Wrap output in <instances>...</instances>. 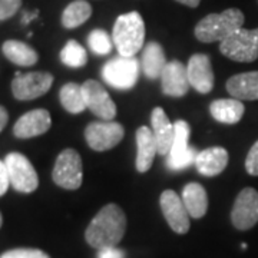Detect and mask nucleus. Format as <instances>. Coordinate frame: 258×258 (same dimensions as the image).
Masks as SVG:
<instances>
[{"label": "nucleus", "instance_id": "34", "mask_svg": "<svg viewBox=\"0 0 258 258\" xmlns=\"http://www.w3.org/2000/svg\"><path fill=\"white\" fill-rule=\"evenodd\" d=\"M98 258H125L123 249L116 248V247H109V248L99 249Z\"/></svg>", "mask_w": 258, "mask_h": 258}, {"label": "nucleus", "instance_id": "25", "mask_svg": "<svg viewBox=\"0 0 258 258\" xmlns=\"http://www.w3.org/2000/svg\"><path fill=\"white\" fill-rule=\"evenodd\" d=\"M59 99L60 103L69 113H81L86 109V103L83 98L82 86L78 83L69 82L60 88L59 92Z\"/></svg>", "mask_w": 258, "mask_h": 258}, {"label": "nucleus", "instance_id": "18", "mask_svg": "<svg viewBox=\"0 0 258 258\" xmlns=\"http://www.w3.org/2000/svg\"><path fill=\"white\" fill-rule=\"evenodd\" d=\"M157 154L158 147L154 132H151L148 126H141L137 131V171L141 174L149 171Z\"/></svg>", "mask_w": 258, "mask_h": 258}, {"label": "nucleus", "instance_id": "39", "mask_svg": "<svg viewBox=\"0 0 258 258\" xmlns=\"http://www.w3.org/2000/svg\"><path fill=\"white\" fill-rule=\"evenodd\" d=\"M2 225H3V217H2V212H0V228H2Z\"/></svg>", "mask_w": 258, "mask_h": 258}, {"label": "nucleus", "instance_id": "26", "mask_svg": "<svg viewBox=\"0 0 258 258\" xmlns=\"http://www.w3.org/2000/svg\"><path fill=\"white\" fill-rule=\"evenodd\" d=\"M60 60L62 63L69 68H83L88 63V53L82 45H79L76 40H69L63 49L60 50Z\"/></svg>", "mask_w": 258, "mask_h": 258}, {"label": "nucleus", "instance_id": "23", "mask_svg": "<svg viewBox=\"0 0 258 258\" xmlns=\"http://www.w3.org/2000/svg\"><path fill=\"white\" fill-rule=\"evenodd\" d=\"M3 55L9 59L12 63L18 66H33L39 60L37 52L28 43L20 40H6L2 46Z\"/></svg>", "mask_w": 258, "mask_h": 258}, {"label": "nucleus", "instance_id": "37", "mask_svg": "<svg viewBox=\"0 0 258 258\" xmlns=\"http://www.w3.org/2000/svg\"><path fill=\"white\" fill-rule=\"evenodd\" d=\"M179 2L181 5H185L188 8H198V5L201 3V0H176Z\"/></svg>", "mask_w": 258, "mask_h": 258}, {"label": "nucleus", "instance_id": "29", "mask_svg": "<svg viewBox=\"0 0 258 258\" xmlns=\"http://www.w3.org/2000/svg\"><path fill=\"white\" fill-rule=\"evenodd\" d=\"M197 149L194 147L188 148V151L182 154L181 157L176 158H168L166 159V166L171 169V171H181L186 166H189L191 164H195V159H197Z\"/></svg>", "mask_w": 258, "mask_h": 258}, {"label": "nucleus", "instance_id": "20", "mask_svg": "<svg viewBox=\"0 0 258 258\" xmlns=\"http://www.w3.org/2000/svg\"><path fill=\"white\" fill-rule=\"evenodd\" d=\"M182 203L191 218L200 220L208 210V195L203 185L198 182H189L184 186Z\"/></svg>", "mask_w": 258, "mask_h": 258}, {"label": "nucleus", "instance_id": "4", "mask_svg": "<svg viewBox=\"0 0 258 258\" xmlns=\"http://www.w3.org/2000/svg\"><path fill=\"white\" fill-rule=\"evenodd\" d=\"M139 71L141 68H139L138 59L118 56L103 64L102 78L112 88L119 91H128L132 89L138 82Z\"/></svg>", "mask_w": 258, "mask_h": 258}, {"label": "nucleus", "instance_id": "15", "mask_svg": "<svg viewBox=\"0 0 258 258\" xmlns=\"http://www.w3.org/2000/svg\"><path fill=\"white\" fill-rule=\"evenodd\" d=\"M159 79H161L162 92L168 96H172V98L185 96L189 91V86H191L189 81H188L186 68L179 60L168 62Z\"/></svg>", "mask_w": 258, "mask_h": 258}, {"label": "nucleus", "instance_id": "11", "mask_svg": "<svg viewBox=\"0 0 258 258\" xmlns=\"http://www.w3.org/2000/svg\"><path fill=\"white\" fill-rule=\"evenodd\" d=\"M86 108L103 120H112L116 116V105L98 81L89 79L82 85Z\"/></svg>", "mask_w": 258, "mask_h": 258}, {"label": "nucleus", "instance_id": "28", "mask_svg": "<svg viewBox=\"0 0 258 258\" xmlns=\"http://www.w3.org/2000/svg\"><path fill=\"white\" fill-rule=\"evenodd\" d=\"M88 45L91 47L95 55L98 56H105L109 55L112 52V47H113V40L111 36L102 30V29H95L89 33L88 36Z\"/></svg>", "mask_w": 258, "mask_h": 258}, {"label": "nucleus", "instance_id": "35", "mask_svg": "<svg viewBox=\"0 0 258 258\" xmlns=\"http://www.w3.org/2000/svg\"><path fill=\"white\" fill-rule=\"evenodd\" d=\"M8 120H9V113L6 111V108H3V106L0 105V132L6 128Z\"/></svg>", "mask_w": 258, "mask_h": 258}, {"label": "nucleus", "instance_id": "31", "mask_svg": "<svg viewBox=\"0 0 258 258\" xmlns=\"http://www.w3.org/2000/svg\"><path fill=\"white\" fill-rule=\"evenodd\" d=\"M22 8V0H0V22L15 16Z\"/></svg>", "mask_w": 258, "mask_h": 258}, {"label": "nucleus", "instance_id": "32", "mask_svg": "<svg viewBox=\"0 0 258 258\" xmlns=\"http://www.w3.org/2000/svg\"><path fill=\"white\" fill-rule=\"evenodd\" d=\"M245 169L249 175L258 176V141L251 147L245 158Z\"/></svg>", "mask_w": 258, "mask_h": 258}, {"label": "nucleus", "instance_id": "3", "mask_svg": "<svg viewBox=\"0 0 258 258\" xmlns=\"http://www.w3.org/2000/svg\"><path fill=\"white\" fill-rule=\"evenodd\" d=\"M112 40L119 56L135 57L145 42V23L138 12H129L116 19Z\"/></svg>", "mask_w": 258, "mask_h": 258}, {"label": "nucleus", "instance_id": "6", "mask_svg": "<svg viewBox=\"0 0 258 258\" xmlns=\"http://www.w3.org/2000/svg\"><path fill=\"white\" fill-rule=\"evenodd\" d=\"M5 165L9 172L10 185L18 192L30 194L36 191L39 186V176L35 166L25 155L19 152L8 154L5 158Z\"/></svg>", "mask_w": 258, "mask_h": 258}, {"label": "nucleus", "instance_id": "2", "mask_svg": "<svg viewBox=\"0 0 258 258\" xmlns=\"http://www.w3.org/2000/svg\"><path fill=\"white\" fill-rule=\"evenodd\" d=\"M244 13L240 9L231 8L224 10L222 13H211L201 19L195 26V37L204 43L220 42L231 36L234 32L242 28L244 25Z\"/></svg>", "mask_w": 258, "mask_h": 258}, {"label": "nucleus", "instance_id": "33", "mask_svg": "<svg viewBox=\"0 0 258 258\" xmlns=\"http://www.w3.org/2000/svg\"><path fill=\"white\" fill-rule=\"evenodd\" d=\"M10 185L9 179V172H8V168L5 165V161L0 159V197H3L5 194L8 192Z\"/></svg>", "mask_w": 258, "mask_h": 258}, {"label": "nucleus", "instance_id": "27", "mask_svg": "<svg viewBox=\"0 0 258 258\" xmlns=\"http://www.w3.org/2000/svg\"><path fill=\"white\" fill-rule=\"evenodd\" d=\"M174 128H175V138H174V144H172L168 158L181 157L189 148L188 141H189V135H191V128H189L188 122L181 119L176 120L174 123Z\"/></svg>", "mask_w": 258, "mask_h": 258}, {"label": "nucleus", "instance_id": "14", "mask_svg": "<svg viewBox=\"0 0 258 258\" xmlns=\"http://www.w3.org/2000/svg\"><path fill=\"white\" fill-rule=\"evenodd\" d=\"M188 81L195 91L200 93H210L214 88V71L208 55L195 53L189 57L186 66Z\"/></svg>", "mask_w": 258, "mask_h": 258}, {"label": "nucleus", "instance_id": "13", "mask_svg": "<svg viewBox=\"0 0 258 258\" xmlns=\"http://www.w3.org/2000/svg\"><path fill=\"white\" fill-rule=\"evenodd\" d=\"M52 126V118L46 109H35V111L26 112L22 115L15 126H13V135L16 138L29 139L46 134Z\"/></svg>", "mask_w": 258, "mask_h": 258}, {"label": "nucleus", "instance_id": "38", "mask_svg": "<svg viewBox=\"0 0 258 258\" xmlns=\"http://www.w3.org/2000/svg\"><path fill=\"white\" fill-rule=\"evenodd\" d=\"M254 36H255V42H257V47H258V29H254Z\"/></svg>", "mask_w": 258, "mask_h": 258}, {"label": "nucleus", "instance_id": "30", "mask_svg": "<svg viewBox=\"0 0 258 258\" xmlns=\"http://www.w3.org/2000/svg\"><path fill=\"white\" fill-rule=\"evenodd\" d=\"M0 258H50L45 251L37 248H15L3 252Z\"/></svg>", "mask_w": 258, "mask_h": 258}, {"label": "nucleus", "instance_id": "22", "mask_svg": "<svg viewBox=\"0 0 258 258\" xmlns=\"http://www.w3.org/2000/svg\"><path fill=\"white\" fill-rule=\"evenodd\" d=\"M165 52L157 42H149L142 53V71L148 79H159L166 66Z\"/></svg>", "mask_w": 258, "mask_h": 258}, {"label": "nucleus", "instance_id": "12", "mask_svg": "<svg viewBox=\"0 0 258 258\" xmlns=\"http://www.w3.org/2000/svg\"><path fill=\"white\" fill-rule=\"evenodd\" d=\"M159 204L171 230L176 234H186L189 231V214L182 203V198L175 191L166 189L161 194Z\"/></svg>", "mask_w": 258, "mask_h": 258}, {"label": "nucleus", "instance_id": "7", "mask_svg": "<svg viewBox=\"0 0 258 258\" xmlns=\"http://www.w3.org/2000/svg\"><path fill=\"white\" fill-rule=\"evenodd\" d=\"M220 52L231 60L249 63L257 60L258 47L254 32L241 28L220 43Z\"/></svg>", "mask_w": 258, "mask_h": 258}, {"label": "nucleus", "instance_id": "9", "mask_svg": "<svg viewBox=\"0 0 258 258\" xmlns=\"http://www.w3.org/2000/svg\"><path fill=\"white\" fill-rule=\"evenodd\" d=\"M53 85V76L47 72L16 74L12 82V93L18 101H32L43 96Z\"/></svg>", "mask_w": 258, "mask_h": 258}, {"label": "nucleus", "instance_id": "5", "mask_svg": "<svg viewBox=\"0 0 258 258\" xmlns=\"http://www.w3.org/2000/svg\"><path fill=\"white\" fill-rule=\"evenodd\" d=\"M53 182L64 189H78L82 185L83 166L82 158L72 148L63 149L56 158L52 171Z\"/></svg>", "mask_w": 258, "mask_h": 258}, {"label": "nucleus", "instance_id": "17", "mask_svg": "<svg viewBox=\"0 0 258 258\" xmlns=\"http://www.w3.org/2000/svg\"><path fill=\"white\" fill-rule=\"evenodd\" d=\"M195 165L204 176H217L228 165V152L225 148L212 147L198 152Z\"/></svg>", "mask_w": 258, "mask_h": 258}, {"label": "nucleus", "instance_id": "16", "mask_svg": "<svg viewBox=\"0 0 258 258\" xmlns=\"http://www.w3.org/2000/svg\"><path fill=\"white\" fill-rule=\"evenodd\" d=\"M151 123H152V132L157 141L158 154L161 157L169 155L171 148L175 138V128L168 119L165 111L162 108H155L151 115Z\"/></svg>", "mask_w": 258, "mask_h": 258}, {"label": "nucleus", "instance_id": "19", "mask_svg": "<svg viewBox=\"0 0 258 258\" xmlns=\"http://www.w3.org/2000/svg\"><path fill=\"white\" fill-rule=\"evenodd\" d=\"M227 92L238 101L258 99V71L234 75L227 81Z\"/></svg>", "mask_w": 258, "mask_h": 258}, {"label": "nucleus", "instance_id": "36", "mask_svg": "<svg viewBox=\"0 0 258 258\" xmlns=\"http://www.w3.org/2000/svg\"><path fill=\"white\" fill-rule=\"evenodd\" d=\"M37 15H39V12H32V13H29V12H25L23 13V16H22V25H28L30 23L32 20L35 18H37Z\"/></svg>", "mask_w": 258, "mask_h": 258}, {"label": "nucleus", "instance_id": "24", "mask_svg": "<svg viewBox=\"0 0 258 258\" xmlns=\"http://www.w3.org/2000/svg\"><path fill=\"white\" fill-rule=\"evenodd\" d=\"M92 6L86 0H75L64 8L62 13V26L64 29H76L91 18Z\"/></svg>", "mask_w": 258, "mask_h": 258}, {"label": "nucleus", "instance_id": "1", "mask_svg": "<svg viewBox=\"0 0 258 258\" xmlns=\"http://www.w3.org/2000/svg\"><path fill=\"white\" fill-rule=\"evenodd\" d=\"M126 231V217L116 204H108L98 212L85 231V240L95 249L116 247Z\"/></svg>", "mask_w": 258, "mask_h": 258}, {"label": "nucleus", "instance_id": "8", "mask_svg": "<svg viewBox=\"0 0 258 258\" xmlns=\"http://www.w3.org/2000/svg\"><path fill=\"white\" fill-rule=\"evenodd\" d=\"M125 135V129L118 122L102 120L92 122L85 129V139L93 151H109L119 144Z\"/></svg>", "mask_w": 258, "mask_h": 258}, {"label": "nucleus", "instance_id": "10", "mask_svg": "<svg viewBox=\"0 0 258 258\" xmlns=\"http://www.w3.org/2000/svg\"><path fill=\"white\" fill-rule=\"evenodd\" d=\"M232 225L240 231L252 228L258 222V191L254 188H244L231 211Z\"/></svg>", "mask_w": 258, "mask_h": 258}, {"label": "nucleus", "instance_id": "21", "mask_svg": "<svg viewBox=\"0 0 258 258\" xmlns=\"http://www.w3.org/2000/svg\"><path fill=\"white\" fill-rule=\"evenodd\" d=\"M210 112L212 118L225 125H234L242 119L245 112L244 103L235 98L230 99H217L210 105Z\"/></svg>", "mask_w": 258, "mask_h": 258}]
</instances>
